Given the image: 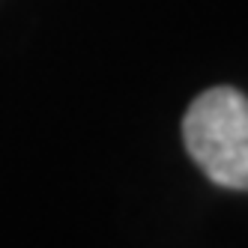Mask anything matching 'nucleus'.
I'll list each match as a JSON object with an SVG mask.
<instances>
[{
    "label": "nucleus",
    "instance_id": "nucleus-1",
    "mask_svg": "<svg viewBox=\"0 0 248 248\" xmlns=\"http://www.w3.org/2000/svg\"><path fill=\"white\" fill-rule=\"evenodd\" d=\"M183 140L216 186L248 191V99L236 87H212L194 99L183 120Z\"/></svg>",
    "mask_w": 248,
    "mask_h": 248
}]
</instances>
